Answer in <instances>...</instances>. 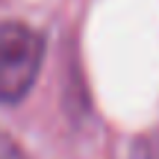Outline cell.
I'll list each match as a JSON object with an SVG mask.
<instances>
[{
  "instance_id": "obj_1",
  "label": "cell",
  "mask_w": 159,
  "mask_h": 159,
  "mask_svg": "<svg viewBox=\"0 0 159 159\" xmlns=\"http://www.w3.org/2000/svg\"><path fill=\"white\" fill-rule=\"evenodd\" d=\"M44 59V35L27 24L0 27V103L15 106L30 94Z\"/></svg>"
},
{
  "instance_id": "obj_2",
  "label": "cell",
  "mask_w": 159,
  "mask_h": 159,
  "mask_svg": "<svg viewBox=\"0 0 159 159\" xmlns=\"http://www.w3.org/2000/svg\"><path fill=\"white\" fill-rule=\"evenodd\" d=\"M0 159H27V156H24V150L18 148L3 130H0Z\"/></svg>"
}]
</instances>
